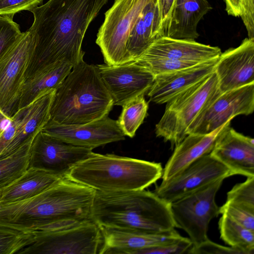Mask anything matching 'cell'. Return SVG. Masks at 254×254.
I'll return each instance as SVG.
<instances>
[{
	"instance_id": "obj_1",
	"label": "cell",
	"mask_w": 254,
	"mask_h": 254,
	"mask_svg": "<svg viewBox=\"0 0 254 254\" xmlns=\"http://www.w3.org/2000/svg\"><path fill=\"white\" fill-rule=\"evenodd\" d=\"M108 0H49L31 9L34 46L25 80L57 63L83 61L86 31Z\"/></svg>"
},
{
	"instance_id": "obj_2",
	"label": "cell",
	"mask_w": 254,
	"mask_h": 254,
	"mask_svg": "<svg viewBox=\"0 0 254 254\" xmlns=\"http://www.w3.org/2000/svg\"><path fill=\"white\" fill-rule=\"evenodd\" d=\"M86 212L80 187L63 179L30 198L0 203V227L26 233L59 230L80 223Z\"/></svg>"
},
{
	"instance_id": "obj_3",
	"label": "cell",
	"mask_w": 254,
	"mask_h": 254,
	"mask_svg": "<svg viewBox=\"0 0 254 254\" xmlns=\"http://www.w3.org/2000/svg\"><path fill=\"white\" fill-rule=\"evenodd\" d=\"M91 218L100 227L132 231L164 232L176 228L171 203L145 189L96 191Z\"/></svg>"
},
{
	"instance_id": "obj_4",
	"label": "cell",
	"mask_w": 254,
	"mask_h": 254,
	"mask_svg": "<svg viewBox=\"0 0 254 254\" xmlns=\"http://www.w3.org/2000/svg\"><path fill=\"white\" fill-rule=\"evenodd\" d=\"M113 106L97 66L82 61L73 66L56 89L50 120L63 124H83L108 116Z\"/></svg>"
},
{
	"instance_id": "obj_5",
	"label": "cell",
	"mask_w": 254,
	"mask_h": 254,
	"mask_svg": "<svg viewBox=\"0 0 254 254\" xmlns=\"http://www.w3.org/2000/svg\"><path fill=\"white\" fill-rule=\"evenodd\" d=\"M161 163L96 153L75 165L68 179L102 192L144 190L162 178Z\"/></svg>"
},
{
	"instance_id": "obj_6",
	"label": "cell",
	"mask_w": 254,
	"mask_h": 254,
	"mask_svg": "<svg viewBox=\"0 0 254 254\" xmlns=\"http://www.w3.org/2000/svg\"><path fill=\"white\" fill-rule=\"evenodd\" d=\"M221 93L215 72L180 93L166 103L155 126L156 136L176 146L187 135L188 127L202 111Z\"/></svg>"
},
{
	"instance_id": "obj_7",
	"label": "cell",
	"mask_w": 254,
	"mask_h": 254,
	"mask_svg": "<svg viewBox=\"0 0 254 254\" xmlns=\"http://www.w3.org/2000/svg\"><path fill=\"white\" fill-rule=\"evenodd\" d=\"M152 0H115L105 12L96 43L106 64L118 65L132 62L127 51L129 32Z\"/></svg>"
},
{
	"instance_id": "obj_8",
	"label": "cell",
	"mask_w": 254,
	"mask_h": 254,
	"mask_svg": "<svg viewBox=\"0 0 254 254\" xmlns=\"http://www.w3.org/2000/svg\"><path fill=\"white\" fill-rule=\"evenodd\" d=\"M225 179H218L171 203L176 228L188 234L193 247L208 239L209 224L220 214L215 197Z\"/></svg>"
},
{
	"instance_id": "obj_9",
	"label": "cell",
	"mask_w": 254,
	"mask_h": 254,
	"mask_svg": "<svg viewBox=\"0 0 254 254\" xmlns=\"http://www.w3.org/2000/svg\"><path fill=\"white\" fill-rule=\"evenodd\" d=\"M32 233L34 241L18 254H100L103 244L100 228L92 220L68 228Z\"/></svg>"
},
{
	"instance_id": "obj_10",
	"label": "cell",
	"mask_w": 254,
	"mask_h": 254,
	"mask_svg": "<svg viewBox=\"0 0 254 254\" xmlns=\"http://www.w3.org/2000/svg\"><path fill=\"white\" fill-rule=\"evenodd\" d=\"M34 46L30 29L0 58V111L8 119L19 109L21 93Z\"/></svg>"
},
{
	"instance_id": "obj_11",
	"label": "cell",
	"mask_w": 254,
	"mask_h": 254,
	"mask_svg": "<svg viewBox=\"0 0 254 254\" xmlns=\"http://www.w3.org/2000/svg\"><path fill=\"white\" fill-rule=\"evenodd\" d=\"M56 90H51L11 118L0 136V158L11 154L32 140L50 120V110Z\"/></svg>"
},
{
	"instance_id": "obj_12",
	"label": "cell",
	"mask_w": 254,
	"mask_h": 254,
	"mask_svg": "<svg viewBox=\"0 0 254 254\" xmlns=\"http://www.w3.org/2000/svg\"><path fill=\"white\" fill-rule=\"evenodd\" d=\"M254 111V83L221 93L199 114L187 129L190 133H209L240 115Z\"/></svg>"
},
{
	"instance_id": "obj_13",
	"label": "cell",
	"mask_w": 254,
	"mask_h": 254,
	"mask_svg": "<svg viewBox=\"0 0 254 254\" xmlns=\"http://www.w3.org/2000/svg\"><path fill=\"white\" fill-rule=\"evenodd\" d=\"M92 150L68 143L41 131L31 145L29 167L66 178L75 165L93 154Z\"/></svg>"
},
{
	"instance_id": "obj_14",
	"label": "cell",
	"mask_w": 254,
	"mask_h": 254,
	"mask_svg": "<svg viewBox=\"0 0 254 254\" xmlns=\"http://www.w3.org/2000/svg\"><path fill=\"white\" fill-rule=\"evenodd\" d=\"M231 176V171L209 153L193 161L171 178L162 180L154 192L171 203L213 181Z\"/></svg>"
},
{
	"instance_id": "obj_15",
	"label": "cell",
	"mask_w": 254,
	"mask_h": 254,
	"mask_svg": "<svg viewBox=\"0 0 254 254\" xmlns=\"http://www.w3.org/2000/svg\"><path fill=\"white\" fill-rule=\"evenodd\" d=\"M101 78L113 101L123 106L130 100L147 93L155 76L135 61L118 65H96Z\"/></svg>"
},
{
	"instance_id": "obj_16",
	"label": "cell",
	"mask_w": 254,
	"mask_h": 254,
	"mask_svg": "<svg viewBox=\"0 0 254 254\" xmlns=\"http://www.w3.org/2000/svg\"><path fill=\"white\" fill-rule=\"evenodd\" d=\"M41 131L68 143L92 149L125 139L117 121L108 116L78 125L63 124L50 120Z\"/></svg>"
},
{
	"instance_id": "obj_17",
	"label": "cell",
	"mask_w": 254,
	"mask_h": 254,
	"mask_svg": "<svg viewBox=\"0 0 254 254\" xmlns=\"http://www.w3.org/2000/svg\"><path fill=\"white\" fill-rule=\"evenodd\" d=\"M214 72L221 93L254 83V38L222 53Z\"/></svg>"
},
{
	"instance_id": "obj_18",
	"label": "cell",
	"mask_w": 254,
	"mask_h": 254,
	"mask_svg": "<svg viewBox=\"0 0 254 254\" xmlns=\"http://www.w3.org/2000/svg\"><path fill=\"white\" fill-rule=\"evenodd\" d=\"M210 154L233 175L254 177V140L227 127L219 135Z\"/></svg>"
},
{
	"instance_id": "obj_19",
	"label": "cell",
	"mask_w": 254,
	"mask_h": 254,
	"mask_svg": "<svg viewBox=\"0 0 254 254\" xmlns=\"http://www.w3.org/2000/svg\"><path fill=\"white\" fill-rule=\"evenodd\" d=\"M100 228L103 238L100 254H131L135 250L172 243L183 237L175 229L164 232H149Z\"/></svg>"
},
{
	"instance_id": "obj_20",
	"label": "cell",
	"mask_w": 254,
	"mask_h": 254,
	"mask_svg": "<svg viewBox=\"0 0 254 254\" xmlns=\"http://www.w3.org/2000/svg\"><path fill=\"white\" fill-rule=\"evenodd\" d=\"M219 57L172 72L155 76L147 92L150 101L166 103L175 96L204 79L214 72Z\"/></svg>"
},
{
	"instance_id": "obj_21",
	"label": "cell",
	"mask_w": 254,
	"mask_h": 254,
	"mask_svg": "<svg viewBox=\"0 0 254 254\" xmlns=\"http://www.w3.org/2000/svg\"><path fill=\"white\" fill-rule=\"evenodd\" d=\"M231 121L209 133L188 134L175 146L173 153L163 169L162 180L171 178L193 161L210 153L219 135L230 126Z\"/></svg>"
},
{
	"instance_id": "obj_22",
	"label": "cell",
	"mask_w": 254,
	"mask_h": 254,
	"mask_svg": "<svg viewBox=\"0 0 254 254\" xmlns=\"http://www.w3.org/2000/svg\"><path fill=\"white\" fill-rule=\"evenodd\" d=\"M221 53L219 47L199 43L194 40L163 36L154 41L142 55L201 63L216 59Z\"/></svg>"
},
{
	"instance_id": "obj_23",
	"label": "cell",
	"mask_w": 254,
	"mask_h": 254,
	"mask_svg": "<svg viewBox=\"0 0 254 254\" xmlns=\"http://www.w3.org/2000/svg\"><path fill=\"white\" fill-rule=\"evenodd\" d=\"M211 9L207 0H175L165 36L195 40L199 36L197 26L199 21Z\"/></svg>"
},
{
	"instance_id": "obj_24",
	"label": "cell",
	"mask_w": 254,
	"mask_h": 254,
	"mask_svg": "<svg viewBox=\"0 0 254 254\" xmlns=\"http://www.w3.org/2000/svg\"><path fill=\"white\" fill-rule=\"evenodd\" d=\"M63 178L43 169L29 167L20 177L0 189V203L17 201L35 196Z\"/></svg>"
},
{
	"instance_id": "obj_25",
	"label": "cell",
	"mask_w": 254,
	"mask_h": 254,
	"mask_svg": "<svg viewBox=\"0 0 254 254\" xmlns=\"http://www.w3.org/2000/svg\"><path fill=\"white\" fill-rule=\"evenodd\" d=\"M162 36L159 11L153 7L144 9L128 35L127 51L131 60L137 59L154 41Z\"/></svg>"
},
{
	"instance_id": "obj_26",
	"label": "cell",
	"mask_w": 254,
	"mask_h": 254,
	"mask_svg": "<svg viewBox=\"0 0 254 254\" xmlns=\"http://www.w3.org/2000/svg\"><path fill=\"white\" fill-rule=\"evenodd\" d=\"M72 67L69 63L59 62L26 79L21 90L19 109L29 105L46 93L56 90Z\"/></svg>"
},
{
	"instance_id": "obj_27",
	"label": "cell",
	"mask_w": 254,
	"mask_h": 254,
	"mask_svg": "<svg viewBox=\"0 0 254 254\" xmlns=\"http://www.w3.org/2000/svg\"><path fill=\"white\" fill-rule=\"evenodd\" d=\"M220 238L230 247L244 254H254V231L222 214L218 222Z\"/></svg>"
},
{
	"instance_id": "obj_28",
	"label": "cell",
	"mask_w": 254,
	"mask_h": 254,
	"mask_svg": "<svg viewBox=\"0 0 254 254\" xmlns=\"http://www.w3.org/2000/svg\"><path fill=\"white\" fill-rule=\"evenodd\" d=\"M33 140L24 143L9 155L0 158V189L20 177L29 168Z\"/></svg>"
},
{
	"instance_id": "obj_29",
	"label": "cell",
	"mask_w": 254,
	"mask_h": 254,
	"mask_svg": "<svg viewBox=\"0 0 254 254\" xmlns=\"http://www.w3.org/2000/svg\"><path fill=\"white\" fill-rule=\"evenodd\" d=\"M148 109V105L144 95L130 100L123 106L117 122L125 136L134 137L147 115Z\"/></svg>"
},
{
	"instance_id": "obj_30",
	"label": "cell",
	"mask_w": 254,
	"mask_h": 254,
	"mask_svg": "<svg viewBox=\"0 0 254 254\" xmlns=\"http://www.w3.org/2000/svg\"><path fill=\"white\" fill-rule=\"evenodd\" d=\"M32 233L0 227V254H18L34 240Z\"/></svg>"
},
{
	"instance_id": "obj_31",
	"label": "cell",
	"mask_w": 254,
	"mask_h": 254,
	"mask_svg": "<svg viewBox=\"0 0 254 254\" xmlns=\"http://www.w3.org/2000/svg\"><path fill=\"white\" fill-rule=\"evenodd\" d=\"M134 61L145 67L154 76L172 72L199 64L144 55Z\"/></svg>"
},
{
	"instance_id": "obj_32",
	"label": "cell",
	"mask_w": 254,
	"mask_h": 254,
	"mask_svg": "<svg viewBox=\"0 0 254 254\" xmlns=\"http://www.w3.org/2000/svg\"><path fill=\"white\" fill-rule=\"evenodd\" d=\"M14 15L0 14V58L22 37L19 25L13 20Z\"/></svg>"
},
{
	"instance_id": "obj_33",
	"label": "cell",
	"mask_w": 254,
	"mask_h": 254,
	"mask_svg": "<svg viewBox=\"0 0 254 254\" xmlns=\"http://www.w3.org/2000/svg\"><path fill=\"white\" fill-rule=\"evenodd\" d=\"M226 201L254 210V177L236 184L227 192Z\"/></svg>"
},
{
	"instance_id": "obj_34",
	"label": "cell",
	"mask_w": 254,
	"mask_h": 254,
	"mask_svg": "<svg viewBox=\"0 0 254 254\" xmlns=\"http://www.w3.org/2000/svg\"><path fill=\"white\" fill-rule=\"evenodd\" d=\"M220 213L244 227L254 231V210L230 202L220 207Z\"/></svg>"
},
{
	"instance_id": "obj_35",
	"label": "cell",
	"mask_w": 254,
	"mask_h": 254,
	"mask_svg": "<svg viewBox=\"0 0 254 254\" xmlns=\"http://www.w3.org/2000/svg\"><path fill=\"white\" fill-rule=\"evenodd\" d=\"M192 247L190 238L183 237L175 242L135 250L131 254H189Z\"/></svg>"
},
{
	"instance_id": "obj_36",
	"label": "cell",
	"mask_w": 254,
	"mask_h": 254,
	"mask_svg": "<svg viewBox=\"0 0 254 254\" xmlns=\"http://www.w3.org/2000/svg\"><path fill=\"white\" fill-rule=\"evenodd\" d=\"M43 0H0V14L14 15L39 6Z\"/></svg>"
},
{
	"instance_id": "obj_37",
	"label": "cell",
	"mask_w": 254,
	"mask_h": 254,
	"mask_svg": "<svg viewBox=\"0 0 254 254\" xmlns=\"http://www.w3.org/2000/svg\"><path fill=\"white\" fill-rule=\"evenodd\" d=\"M244 254L241 251L231 247L216 244L209 239L196 247H192L189 254Z\"/></svg>"
},
{
	"instance_id": "obj_38",
	"label": "cell",
	"mask_w": 254,
	"mask_h": 254,
	"mask_svg": "<svg viewBox=\"0 0 254 254\" xmlns=\"http://www.w3.org/2000/svg\"><path fill=\"white\" fill-rule=\"evenodd\" d=\"M249 38H254V0H243L240 15Z\"/></svg>"
},
{
	"instance_id": "obj_39",
	"label": "cell",
	"mask_w": 254,
	"mask_h": 254,
	"mask_svg": "<svg viewBox=\"0 0 254 254\" xmlns=\"http://www.w3.org/2000/svg\"><path fill=\"white\" fill-rule=\"evenodd\" d=\"M175 0H158L161 17L162 27L165 35Z\"/></svg>"
},
{
	"instance_id": "obj_40",
	"label": "cell",
	"mask_w": 254,
	"mask_h": 254,
	"mask_svg": "<svg viewBox=\"0 0 254 254\" xmlns=\"http://www.w3.org/2000/svg\"><path fill=\"white\" fill-rule=\"evenodd\" d=\"M226 11L228 15L240 17L243 0H224Z\"/></svg>"
},
{
	"instance_id": "obj_41",
	"label": "cell",
	"mask_w": 254,
	"mask_h": 254,
	"mask_svg": "<svg viewBox=\"0 0 254 254\" xmlns=\"http://www.w3.org/2000/svg\"><path fill=\"white\" fill-rule=\"evenodd\" d=\"M10 119H8L0 111V136L9 124Z\"/></svg>"
}]
</instances>
